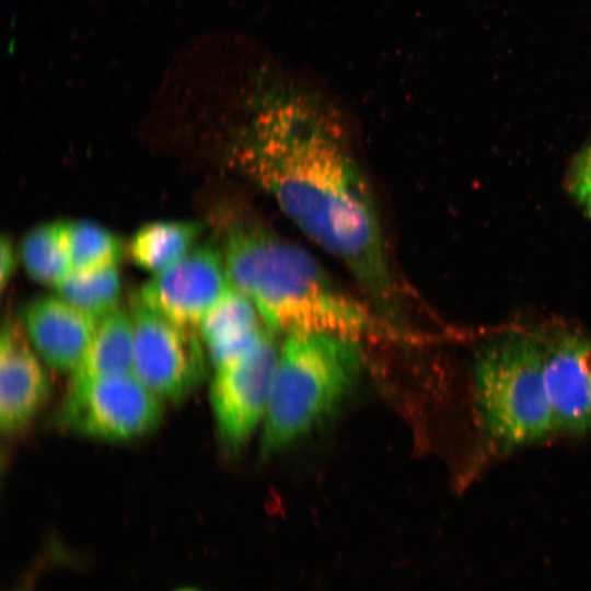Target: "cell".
Segmentation results:
<instances>
[{
  "label": "cell",
  "mask_w": 591,
  "mask_h": 591,
  "mask_svg": "<svg viewBox=\"0 0 591 591\" xmlns=\"http://www.w3.org/2000/svg\"><path fill=\"white\" fill-rule=\"evenodd\" d=\"M130 314L132 374L162 402L183 401L206 373L199 334L153 311L137 294L132 298Z\"/></svg>",
  "instance_id": "obj_6"
},
{
  "label": "cell",
  "mask_w": 591,
  "mask_h": 591,
  "mask_svg": "<svg viewBox=\"0 0 591 591\" xmlns=\"http://www.w3.org/2000/svg\"><path fill=\"white\" fill-rule=\"evenodd\" d=\"M59 553L61 552H56V549L53 548L45 552L42 556H38L27 571L9 587L7 591H35L36 580L40 572L48 568L50 566L49 564L65 559L62 555H58Z\"/></svg>",
  "instance_id": "obj_19"
},
{
  "label": "cell",
  "mask_w": 591,
  "mask_h": 591,
  "mask_svg": "<svg viewBox=\"0 0 591 591\" xmlns=\"http://www.w3.org/2000/svg\"><path fill=\"white\" fill-rule=\"evenodd\" d=\"M134 324L121 309L97 321L89 345L69 383L132 373Z\"/></svg>",
  "instance_id": "obj_12"
},
{
  "label": "cell",
  "mask_w": 591,
  "mask_h": 591,
  "mask_svg": "<svg viewBox=\"0 0 591 591\" xmlns=\"http://www.w3.org/2000/svg\"><path fill=\"white\" fill-rule=\"evenodd\" d=\"M543 376L555 432H591V339L561 333L543 344Z\"/></svg>",
  "instance_id": "obj_9"
},
{
  "label": "cell",
  "mask_w": 591,
  "mask_h": 591,
  "mask_svg": "<svg viewBox=\"0 0 591 591\" xmlns=\"http://www.w3.org/2000/svg\"><path fill=\"white\" fill-rule=\"evenodd\" d=\"M55 288L58 297L96 321L118 309L121 294L117 265L70 271Z\"/></svg>",
  "instance_id": "obj_15"
},
{
  "label": "cell",
  "mask_w": 591,
  "mask_h": 591,
  "mask_svg": "<svg viewBox=\"0 0 591 591\" xmlns=\"http://www.w3.org/2000/svg\"><path fill=\"white\" fill-rule=\"evenodd\" d=\"M278 356L271 336L248 355L216 369L210 405L220 441L237 451L265 416Z\"/></svg>",
  "instance_id": "obj_8"
},
{
  "label": "cell",
  "mask_w": 591,
  "mask_h": 591,
  "mask_svg": "<svg viewBox=\"0 0 591 591\" xmlns=\"http://www.w3.org/2000/svg\"><path fill=\"white\" fill-rule=\"evenodd\" d=\"M222 252L232 286L254 303L270 331L359 340L381 329L312 256L259 222L232 224Z\"/></svg>",
  "instance_id": "obj_2"
},
{
  "label": "cell",
  "mask_w": 591,
  "mask_h": 591,
  "mask_svg": "<svg viewBox=\"0 0 591 591\" xmlns=\"http://www.w3.org/2000/svg\"><path fill=\"white\" fill-rule=\"evenodd\" d=\"M473 389L477 413L488 437L513 449L555 432L543 376V343L511 333L491 339L476 352Z\"/></svg>",
  "instance_id": "obj_4"
},
{
  "label": "cell",
  "mask_w": 591,
  "mask_h": 591,
  "mask_svg": "<svg viewBox=\"0 0 591 591\" xmlns=\"http://www.w3.org/2000/svg\"><path fill=\"white\" fill-rule=\"evenodd\" d=\"M1 248V269L0 283L3 290L8 281L11 279L16 266V252L10 237L2 235L0 242Z\"/></svg>",
  "instance_id": "obj_20"
},
{
  "label": "cell",
  "mask_w": 591,
  "mask_h": 591,
  "mask_svg": "<svg viewBox=\"0 0 591 591\" xmlns=\"http://www.w3.org/2000/svg\"><path fill=\"white\" fill-rule=\"evenodd\" d=\"M174 591H200V590H198L196 588L184 587V588L176 589Z\"/></svg>",
  "instance_id": "obj_22"
},
{
  "label": "cell",
  "mask_w": 591,
  "mask_h": 591,
  "mask_svg": "<svg viewBox=\"0 0 591 591\" xmlns=\"http://www.w3.org/2000/svg\"><path fill=\"white\" fill-rule=\"evenodd\" d=\"M162 401L132 373L69 383L56 424L71 433L124 441L157 429Z\"/></svg>",
  "instance_id": "obj_5"
},
{
  "label": "cell",
  "mask_w": 591,
  "mask_h": 591,
  "mask_svg": "<svg viewBox=\"0 0 591 591\" xmlns=\"http://www.w3.org/2000/svg\"><path fill=\"white\" fill-rule=\"evenodd\" d=\"M587 207L588 217L591 219V196L583 200Z\"/></svg>",
  "instance_id": "obj_21"
},
{
  "label": "cell",
  "mask_w": 591,
  "mask_h": 591,
  "mask_svg": "<svg viewBox=\"0 0 591 591\" xmlns=\"http://www.w3.org/2000/svg\"><path fill=\"white\" fill-rule=\"evenodd\" d=\"M50 394V379L21 322L8 317L0 337V427L8 436L24 430Z\"/></svg>",
  "instance_id": "obj_10"
},
{
  "label": "cell",
  "mask_w": 591,
  "mask_h": 591,
  "mask_svg": "<svg viewBox=\"0 0 591 591\" xmlns=\"http://www.w3.org/2000/svg\"><path fill=\"white\" fill-rule=\"evenodd\" d=\"M570 187L582 201L591 196V144L579 155L573 165Z\"/></svg>",
  "instance_id": "obj_18"
},
{
  "label": "cell",
  "mask_w": 591,
  "mask_h": 591,
  "mask_svg": "<svg viewBox=\"0 0 591 591\" xmlns=\"http://www.w3.org/2000/svg\"><path fill=\"white\" fill-rule=\"evenodd\" d=\"M71 271H85L117 265L124 244L111 230L88 220L68 221Z\"/></svg>",
  "instance_id": "obj_16"
},
{
  "label": "cell",
  "mask_w": 591,
  "mask_h": 591,
  "mask_svg": "<svg viewBox=\"0 0 591 591\" xmlns=\"http://www.w3.org/2000/svg\"><path fill=\"white\" fill-rule=\"evenodd\" d=\"M259 317L254 303L233 288L207 314L198 327V334L206 346L228 341L263 326Z\"/></svg>",
  "instance_id": "obj_17"
},
{
  "label": "cell",
  "mask_w": 591,
  "mask_h": 591,
  "mask_svg": "<svg viewBox=\"0 0 591 591\" xmlns=\"http://www.w3.org/2000/svg\"><path fill=\"white\" fill-rule=\"evenodd\" d=\"M233 288L222 250L206 242L157 273L140 288L137 297L170 321L198 329L207 314Z\"/></svg>",
  "instance_id": "obj_7"
},
{
  "label": "cell",
  "mask_w": 591,
  "mask_h": 591,
  "mask_svg": "<svg viewBox=\"0 0 591 591\" xmlns=\"http://www.w3.org/2000/svg\"><path fill=\"white\" fill-rule=\"evenodd\" d=\"M202 229L199 221L148 223L131 237L128 254L137 266L157 274L185 256Z\"/></svg>",
  "instance_id": "obj_13"
},
{
  "label": "cell",
  "mask_w": 591,
  "mask_h": 591,
  "mask_svg": "<svg viewBox=\"0 0 591 591\" xmlns=\"http://www.w3.org/2000/svg\"><path fill=\"white\" fill-rule=\"evenodd\" d=\"M240 169L316 245L338 259L393 315L402 288L374 194L344 125L306 92L262 95L233 147Z\"/></svg>",
  "instance_id": "obj_1"
},
{
  "label": "cell",
  "mask_w": 591,
  "mask_h": 591,
  "mask_svg": "<svg viewBox=\"0 0 591 591\" xmlns=\"http://www.w3.org/2000/svg\"><path fill=\"white\" fill-rule=\"evenodd\" d=\"M21 258L32 279L57 286L71 271L68 221L47 222L30 230L22 241Z\"/></svg>",
  "instance_id": "obj_14"
},
{
  "label": "cell",
  "mask_w": 591,
  "mask_h": 591,
  "mask_svg": "<svg viewBox=\"0 0 591 591\" xmlns=\"http://www.w3.org/2000/svg\"><path fill=\"white\" fill-rule=\"evenodd\" d=\"M357 341L325 333L288 335L265 414L263 455L308 433L346 397L362 368Z\"/></svg>",
  "instance_id": "obj_3"
},
{
  "label": "cell",
  "mask_w": 591,
  "mask_h": 591,
  "mask_svg": "<svg viewBox=\"0 0 591 591\" xmlns=\"http://www.w3.org/2000/svg\"><path fill=\"white\" fill-rule=\"evenodd\" d=\"M22 325L43 361L71 372L82 358L97 321L60 297L44 296L27 302Z\"/></svg>",
  "instance_id": "obj_11"
}]
</instances>
